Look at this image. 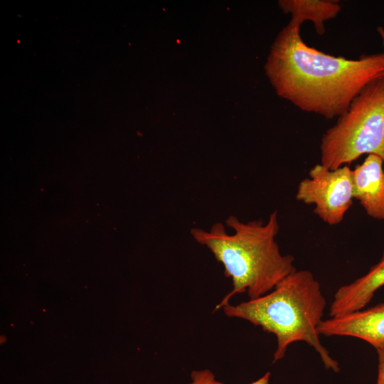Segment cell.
I'll use <instances>...</instances> for the list:
<instances>
[{
  "label": "cell",
  "instance_id": "cell-1",
  "mask_svg": "<svg viewBox=\"0 0 384 384\" xmlns=\"http://www.w3.org/2000/svg\"><path fill=\"white\" fill-rule=\"evenodd\" d=\"M300 29L287 25L281 31L266 64L277 93L299 110L338 118L368 85L384 78L383 53L334 56L306 44Z\"/></svg>",
  "mask_w": 384,
  "mask_h": 384
},
{
  "label": "cell",
  "instance_id": "cell-2",
  "mask_svg": "<svg viewBox=\"0 0 384 384\" xmlns=\"http://www.w3.org/2000/svg\"><path fill=\"white\" fill-rule=\"evenodd\" d=\"M279 230L277 210L270 213L266 223L260 220L245 223L230 215L225 225L218 222L208 230H191L194 240L211 252L232 281L233 289L215 311L235 294L247 293L249 299L262 297L297 270L294 257L280 252L276 241Z\"/></svg>",
  "mask_w": 384,
  "mask_h": 384
},
{
  "label": "cell",
  "instance_id": "cell-3",
  "mask_svg": "<svg viewBox=\"0 0 384 384\" xmlns=\"http://www.w3.org/2000/svg\"><path fill=\"white\" fill-rule=\"evenodd\" d=\"M326 307L320 283L311 272L302 270L262 297L235 305L226 303L221 309L227 316L246 320L275 336L273 362L282 359L291 344L304 341L319 354L326 369L337 373L338 363L321 343L318 332Z\"/></svg>",
  "mask_w": 384,
  "mask_h": 384
},
{
  "label": "cell",
  "instance_id": "cell-4",
  "mask_svg": "<svg viewBox=\"0 0 384 384\" xmlns=\"http://www.w3.org/2000/svg\"><path fill=\"white\" fill-rule=\"evenodd\" d=\"M321 164L336 169L363 154L384 164V78L368 85L322 135Z\"/></svg>",
  "mask_w": 384,
  "mask_h": 384
},
{
  "label": "cell",
  "instance_id": "cell-5",
  "mask_svg": "<svg viewBox=\"0 0 384 384\" xmlns=\"http://www.w3.org/2000/svg\"><path fill=\"white\" fill-rule=\"evenodd\" d=\"M295 197L305 204L314 205V213L326 224L338 225L354 199L352 169L348 165L329 169L316 164L299 183Z\"/></svg>",
  "mask_w": 384,
  "mask_h": 384
},
{
  "label": "cell",
  "instance_id": "cell-6",
  "mask_svg": "<svg viewBox=\"0 0 384 384\" xmlns=\"http://www.w3.org/2000/svg\"><path fill=\"white\" fill-rule=\"evenodd\" d=\"M319 335L360 338L376 351L384 347V302L340 316L323 319Z\"/></svg>",
  "mask_w": 384,
  "mask_h": 384
},
{
  "label": "cell",
  "instance_id": "cell-7",
  "mask_svg": "<svg viewBox=\"0 0 384 384\" xmlns=\"http://www.w3.org/2000/svg\"><path fill=\"white\" fill-rule=\"evenodd\" d=\"M353 198L366 213L384 220V164L378 156L369 154L352 169Z\"/></svg>",
  "mask_w": 384,
  "mask_h": 384
},
{
  "label": "cell",
  "instance_id": "cell-8",
  "mask_svg": "<svg viewBox=\"0 0 384 384\" xmlns=\"http://www.w3.org/2000/svg\"><path fill=\"white\" fill-rule=\"evenodd\" d=\"M384 286V252L378 263L364 275L340 287L330 306V317L340 316L363 309L375 293Z\"/></svg>",
  "mask_w": 384,
  "mask_h": 384
},
{
  "label": "cell",
  "instance_id": "cell-9",
  "mask_svg": "<svg viewBox=\"0 0 384 384\" xmlns=\"http://www.w3.org/2000/svg\"><path fill=\"white\" fill-rule=\"evenodd\" d=\"M279 4L285 14H291L288 26L301 28L304 22L309 21L319 35L325 33V23L336 17L341 9L338 1L329 0H284Z\"/></svg>",
  "mask_w": 384,
  "mask_h": 384
},
{
  "label": "cell",
  "instance_id": "cell-10",
  "mask_svg": "<svg viewBox=\"0 0 384 384\" xmlns=\"http://www.w3.org/2000/svg\"><path fill=\"white\" fill-rule=\"evenodd\" d=\"M191 382L188 384H223L216 380L215 375L208 369L193 370ZM270 373L267 372L260 378L249 384H270Z\"/></svg>",
  "mask_w": 384,
  "mask_h": 384
},
{
  "label": "cell",
  "instance_id": "cell-11",
  "mask_svg": "<svg viewBox=\"0 0 384 384\" xmlns=\"http://www.w3.org/2000/svg\"><path fill=\"white\" fill-rule=\"evenodd\" d=\"M378 357V376L375 384H384V347L376 351Z\"/></svg>",
  "mask_w": 384,
  "mask_h": 384
},
{
  "label": "cell",
  "instance_id": "cell-12",
  "mask_svg": "<svg viewBox=\"0 0 384 384\" xmlns=\"http://www.w3.org/2000/svg\"><path fill=\"white\" fill-rule=\"evenodd\" d=\"M377 32L381 39L382 45L384 49V28L383 26H378L377 28Z\"/></svg>",
  "mask_w": 384,
  "mask_h": 384
}]
</instances>
